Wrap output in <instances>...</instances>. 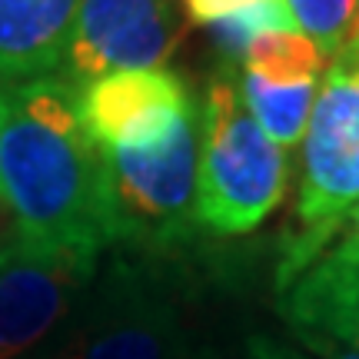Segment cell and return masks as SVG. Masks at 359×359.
<instances>
[{
    "mask_svg": "<svg viewBox=\"0 0 359 359\" xmlns=\"http://www.w3.org/2000/svg\"><path fill=\"white\" fill-rule=\"evenodd\" d=\"M34 359H57V356H53V349H43V353H40V356H34Z\"/></svg>",
    "mask_w": 359,
    "mask_h": 359,
    "instance_id": "obj_20",
    "label": "cell"
},
{
    "mask_svg": "<svg viewBox=\"0 0 359 359\" xmlns=\"http://www.w3.org/2000/svg\"><path fill=\"white\" fill-rule=\"evenodd\" d=\"M187 343L183 299L160 257L114 246L50 349L57 359H177Z\"/></svg>",
    "mask_w": 359,
    "mask_h": 359,
    "instance_id": "obj_4",
    "label": "cell"
},
{
    "mask_svg": "<svg viewBox=\"0 0 359 359\" xmlns=\"http://www.w3.org/2000/svg\"><path fill=\"white\" fill-rule=\"evenodd\" d=\"M177 359H230V353L223 346H217V343H210V339H200V343L190 339Z\"/></svg>",
    "mask_w": 359,
    "mask_h": 359,
    "instance_id": "obj_18",
    "label": "cell"
},
{
    "mask_svg": "<svg viewBox=\"0 0 359 359\" xmlns=\"http://www.w3.org/2000/svg\"><path fill=\"white\" fill-rule=\"evenodd\" d=\"M333 243L349 250V253H359V206L346 217V223H343V230H339V236H336Z\"/></svg>",
    "mask_w": 359,
    "mask_h": 359,
    "instance_id": "obj_19",
    "label": "cell"
},
{
    "mask_svg": "<svg viewBox=\"0 0 359 359\" xmlns=\"http://www.w3.org/2000/svg\"><path fill=\"white\" fill-rule=\"evenodd\" d=\"M240 67L280 87L316 83L320 74H326V53L303 30H269L246 47Z\"/></svg>",
    "mask_w": 359,
    "mask_h": 359,
    "instance_id": "obj_12",
    "label": "cell"
},
{
    "mask_svg": "<svg viewBox=\"0 0 359 359\" xmlns=\"http://www.w3.org/2000/svg\"><path fill=\"white\" fill-rule=\"evenodd\" d=\"M296 27L333 57L359 27V0H286Z\"/></svg>",
    "mask_w": 359,
    "mask_h": 359,
    "instance_id": "obj_14",
    "label": "cell"
},
{
    "mask_svg": "<svg viewBox=\"0 0 359 359\" xmlns=\"http://www.w3.org/2000/svg\"><path fill=\"white\" fill-rule=\"evenodd\" d=\"M236 87H240V100H243L246 114L253 116V123L280 150H293L303 143L309 114H313V103H316V90H320L316 83L280 87V83H266V80L243 70Z\"/></svg>",
    "mask_w": 359,
    "mask_h": 359,
    "instance_id": "obj_11",
    "label": "cell"
},
{
    "mask_svg": "<svg viewBox=\"0 0 359 359\" xmlns=\"http://www.w3.org/2000/svg\"><path fill=\"white\" fill-rule=\"evenodd\" d=\"M180 34L173 0H80L57 77L80 90L114 70L167 67Z\"/></svg>",
    "mask_w": 359,
    "mask_h": 359,
    "instance_id": "obj_6",
    "label": "cell"
},
{
    "mask_svg": "<svg viewBox=\"0 0 359 359\" xmlns=\"http://www.w3.org/2000/svg\"><path fill=\"white\" fill-rule=\"evenodd\" d=\"M257 0H183V11L193 24H213L219 17H230V13L243 11Z\"/></svg>",
    "mask_w": 359,
    "mask_h": 359,
    "instance_id": "obj_16",
    "label": "cell"
},
{
    "mask_svg": "<svg viewBox=\"0 0 359 359\" xmlns=\"http://www.w3.org/2000/svg\"><path fill=\"white\" fill-rule=\"evenodd\" d=\"M290 160L253 123L233 67H217L200 103L196 226L210 236H246L283 203Z\"/></svg>",
    "mask_w": 359,
    "mask_h": 359,
    "instance_id": "obj_3",
    "label": "cell"
},
{
    "mask_svg": "<svg viewBox=\"0 0 359 359\" xmlns=\"http://www.w3.org/2000/svg\"><path fill=\"white\" fill-rule=\"evenodd\" d=\"M77 7L80 0H0V83L57 74Z\"/></svg>",
    "mask_w": 359,
    "mask_h": 359,
    "instance_id": "obj_10",
    "label": "cell"
},
{
    "mask_svg": "<svg viewBox=\"0 0 359 359\" xmlns=\"http://www.w3.org/2000/svg\"><path fill=\"white\" fill-rule=\"evenodd\" d=\"M100 263L27 243L0 250V359H20L60 333Z\"/></svg>",
    "mask_w": 359,
    "mask_h": 359,
    "instance_id": "obj_7",
    "label": "cell"
},
{
    "mask_svg": "<svg viewBox=\"0 0 359 359\" xmlns=\"http://www.w3.org/2000/svg\"><path fill=\"white\" fill-rule=\"evenodd\" d=\"M206 27H210V40H213L223 67H236L243 60L246 47L269 30H299L286 0H257V4H250L230 17H219Z\"/></svg>",
    "mask_w": 359,
    "mask_h": 359,
    "instance_id": "obj_13",
    "label": "cell"
},
{
    "mask_svg": "<svg viewBox=\"0 0 359 359\" xmlns=\"http://www.w3.org/2000/svg\"><path fill=\"white\" fill-rule=\"evenodd\" d=\"M359 206V30L333 53L316 90L299 154L296 230L286 240L276 290L326 253Z\"/></svg>",
    "mask_w": 359,
    "mask_h": 359,
    "instance_id": "obj_2",
    "label": "cell"
},
{
    "mask_svg": "<svg viewBox=\"0 0 359 359\" xmlns=\"http://www.w3.org/2000/svg\"><path fill=\"white\" fill-rule=\"evenodd\" d=\"M0 200L20 243L100 263L120 246L107 160L77 114V90L57 74L4 83Z\"/></svg>",
    "mask_w": 359,
    "mask_h": 359,
    "instance_id": "obj_1",
    "label": "cell"
},
{
    "mask_svg": "<svg viewBox=\"0 0 359 359\" xmlns=\"http://www.w3.org/2000/svg\"><path fill=\"white\" fill-rule=\"evenodd\" d=\"M0 93H4V83H0Z\"/></svg>",
    "mask_w": 359,
    "mask_h": 359,
    "instance_id": "obj_21",
    "label": "cell"
},
{
    "mask_svg": "<svg viewBox=\"0 0 359 359\" xmlns=\"http://www.w3.org/2000/svg\"><path fill=\"white\" fill-rule=\"evenodd\" d=\"M120 246L167 253L196 236L200 107L154 150H103Z\"/></svg>",
    "mask_w": 359,
    "mask_h": 359,
    "instance_id": "obj_5",
    "label": "cell"
},
{
    "mask_svg": "<svg viewBox=\"0 0 359 359\" xmlns=\"http://www.w3.org/2000/svg\"><path fill=\"white\" fill-rule=\"evenodd\" d=\"M290 336L316 359H359V353L339 346L336 339H330V336H323V333H313V330H290Z\"/></svg>",
    "mask_w": 359,
    "mask_h": 359,
    "instance_id": "obj_17",
    "label": "cell"
},
{
    "mask_svg": "<svg viewBox=\"0 0 359 359\" xmlns=\"http://www.w3.org/2000/svg\"><path fill=\"white\" fill-rule=\"evenodd\" d=\"M280 316L290 330H313L359 353V253L330 246L286 290Z\"/></svg>",
    "mask_w": 359,
    "mask_h": 359,
    "instance_id": "obj_9",
    "label": "cell"
},
{
    "mask_svg": "<svg viewBox=\"0 0 359 359\" xmlns=\"http://www.w3.org/2000/svg\"><path fill=\"white\" fill-rule=\"evenodd\" d=\"M356 30H359V27H356Z\"/></svg>",
    "mask_w": 359,
    "mask_h": 359,
    "instance_id": "obj_22",
    "label": "cell"
},
{
    "mask_svg": "<svg viewBox=\"0 0 359 359\" xmlns=\"http://www.w3.org/2000/svg\"><path fill=\"white\" fill-rule=\"evenodd\" d=\"M240 359H316V356H309L293 336H273L263 333V330H253V333L243 336Z\"/></svg>",
    "mask_w": 359,
    "mask_h": 359,
    "instance_id": "obj_15",
    "label": "cell"
},
{
    "mask_svg": "<svg viewBox=\"0 0 359 359\" xmlns=\"http://www.w3.org/2000/svg\"><path fill=\"white\" fill-rule=\"evenodd\" d=\"M196 110L187 80L167 70H114L77 90V114L100 150H154Z\"/></svg>",
    "mask_w": 359,
    "mask_h": 359,
    "instance_id": "obj_8",
    "label": "cell"
}]
</instances>
